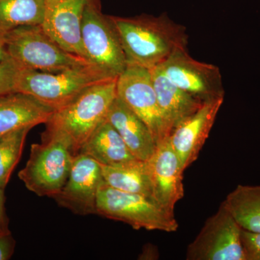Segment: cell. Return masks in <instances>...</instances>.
<instances>
[{
    "label": "cell",
    "instance_id": "cell-1",
    "mask_svg": "<svg viewBox=\"0 0 260 260\" xmlns=\"http://www.w3.org/2000/svg\"><path fill=\"white\" fill-rule=\"evenodd\" d=\"M111 17L120 38L127 64L151 70L176 51L187 49L189 36L186 27L174 22L167 13L158 16Z\"/></svg>",
    "mask_w": 260,
    "mask_h": 260
},
{
    "label": "cell",
    "instance_id": "cell-2",
    "mask_svg": "<svg viewBox=\"0 0 260 260\" xmlns=\"http://www.w3.org/2000/svg\"><path fill=\"white\" fill-rule=\"evenodd\" d=\"M75 155L65 133L47 127L42 143L31 145L30 157L18 177L28 190L52 198L68 180Z\"/></svg>",
    "mask_w": 260,
    "mask_h": 260
},
{
    "label": "cell",
    "instance_id": "cell-3",
    "mask_svg": "<svg viewBox=\"0 0 260 260\" xmlns=\"http://www.w3.org/2000/svg\"><path fill=\"white\" fill-rule=\"evenodd\" d=\"M116 79L89 87L74 100L55 111L47 127L63 132L71 140L76 154L94 130L107 119L116 96Z\"/></svg>",
    "mask_w": 260,
    "mask_h": 260
},
{
    "label": "cell",
    "instance_id": "cell-4",
    "mask_svg": "<svg viewBox=\"0 0 260 260\" xmlns=\"http://www.w3.org/2000/svg\"><path fill=\"white\" fill-rule=\"evenodd\" d=\"M116 79L92 64L58 72L45 73L22 68L16 91L28 94L54 111L60 109L89 87Z\"/></svg>",
    "mask_w": 260,
    "mask_h": 260
},
{
    "label": "cell",
    "instance_id": "cell-5",
    "mask_svg": "<svg viewBox=\"0 0 260 260\" xmlns=\"http://www.w3.org/2000/svg\"><path fill=\"white\" fill-rule=\"evenodd\" d=\"M5 39L8 55L23 68L58 73L91 64L85 58L64 50L42 25L15 28L5 34Z\"/></svg>",
    "mask_w": 260,
    "mask_h": 260
},
{
    "label": "cell",
    "instance_id": "cell-6",
    "mask_svg": "<svg viewBox=\"0 0 260 260\" xmlns=\"http://www.w3.org/2000/svg\"><path fill=\"white\" fill-rule=\"evenodd\" d=\"M96 214L129 224L135 229L174 232L179 225L174 213L162 208L154 200L134 193L117 190L105 181L99 188Z\"/></svg>",
    "mask_w": 260,
    "mask_h": 260
},
{
    "label": "cell",
    "instance_id": "cell-7",
    "mask_svg": "<svg viewBox=\"0 0 260 260\" xmlns=\"http://www.w3.org/2000/svg\"><path fill=\"white\" fill-rule=\"evenodd\" d=\"M82 44L88 62L112 78L127 66L125 54L112 17L103 14L99 0L85 8L82 22Z\"/></svg>",
    "mask_w": 260,
    "mask_h": 260
},
{
    "label": "cell",
    "instance_id": "cell-8",
    "mask_svg": "<svg viewBox=\"0 0 260 260\" xmlns=\"http://www.w3.org/2000/svg\"><path fill=\"white\" fill-rule=\"evenodd\" d=\"M242 228L222 203L186 251L187 260H244Z\"/></svg>",
    "mask_w": 260,
    "mask_h": 260
},
{
    "label": "cell",
    "instance_id": "cell-9",
    "mask_svg": "<svg viewBox=\"0 0 260 260\" xmlns=\"http://www.w3.org/2000/svg\"><path fill=\"white\" fill-rule=\"evenodd\" d=\"M158 66L174 85L203 102L225 97L218 67L196 60L187 49L176 51Z\"/></svg>",
    "mask_w": 260,
    "mask_h": 260
},
{
    "label": "cell",
    "instance_id": "cell-10",
    "mask_svg": "<svg viewBox=\"0 0 260 260\" xmlns=\"http://www.w3.org/2000/svg\"><path fill=\"white\" fill-rule=\"evenodd\" d=\"M116 95L148 126L156 145L165 140L150 70L127 64L116 80Z\"/></svg>",
    "mask_w": 260,
    "mask_h": 260
},
{
    "label": "cell",
    "instance_id": "cell-11",
    "mask_svg": "<svg viewBox=\"0 0 260 260\" xmlns=\"http://www.w3.org/2000/svg\"><path fill=\"white\" fill-rule=\"evenodd\" d=\"M104 182L102 166L88 155L78 153L68 180L52 198L77 215L96 214L98 191Z\"/></svg>",
    "mask_w": 260,
    "mask_h": 260
},
{
    "label": "cell",
    "instance_id": "cell-12",
    "mask_svg": "<svg viewBox=\"0 0 260 260\" xmlns=\"http://www.w3.org/2000/svg\"><path fill=\"white\" fill-rule=\"evenodd\" d=\"M91 1L45 0V15L42 25L44 31L64 50L85 59L82 22L85 8Z\"/></svg>",
    "mask_w": 260,
    "mask_h": 260
},
{
    "label": "cell",
    "instance_id": "cell-13",
    "mask_svg": "<svg viewBox=\"0 0 260 260\" xmlns=\"http://www.w3.org/2000/svg\"><path fill=\"white\" fill-rule=\"evenodd\" d=\"M223 102L224 97L205 101L196 112L181 122L169 135V142L184 171L198 159Z\"/></svg>",
    "mask_w": 260,
    "mask_h": 260
},
{
    "label": "cell",
    "instance_id": "cell-14",
    "mask_svg": "<svg viewBox=\"0 0 260 260\" xmlns=\"http://www.w3.org/2000/svg\"><path fill=\"white\" fill-rule=\"evenodd\" d=\"M148 162L154 201L169 213H174L176 204L184 195V170L169 138L157 145Z\"/></svg>",
    "mask_w": 260,
    "mask_h": 260
},
{
    "label": "cell",
    "instance_id": "cell-15",
    "mask_svg": "<svg viewBox=\"0 0 260 260\" xmlns=\"http://www.w3.org/2000/svg\"><path fill=\"white\" fill-rule=\"evenodd\" d=\"M150 71L161 115L164 136L167 139L173 130L196 112L204 102L174 85L160 67Z\"/></svg>",
    "mask_w": 260,
    "mask_h": 260
},
{
    "label": "cell",
    "instance_id": "cell-16",
    "mask_svg": "<svg viewBox=\"0 0 260 260\" xmlns=\"http://www.w3.org/2000/svg\"><path fill=\"white\" fill-rule=\"evenodd\" d=\"M55 111L21 92L0 95V135L47 124Z\"/></svg>",
    "mask_w": 260,
    "mask_h": 260
},
{
    "label": "cell",
    "instance_id": "cell-17",
    "mask_svg": "<svg viewBox=\"0 0 260 260\" xmlns=\"http://www.w3.org/2000/svg\"><path fill=\"white\" fill-rule=\"evenodd\" d=\"M107 119L117 130L135 158L148 161L155 153L156 143L144 121L116 96Z\"/></svg>",
    "mask_w": 260,
    "mask_h": 260
},
{
    "label": "cell",
    "instance_id": "cell-18",
    "mask_svg": "<svg viewBox=\"0 0 260 260\" xmlns=\"http://www.w3.org/2000/svg\"><path fill=\"white\" fill-rule=\"evenodd\" d=\"M78 153L88 155L100 165L107 167H116L138 159L107 119L94 130Z\"/></svg>",
    "mask_w": 260,
    "mask_h": 260
},
{
    "label": "cell",
    "instance_id": "cell-19",
    "mask_svg": "<svg viewBox=\"0 0 260 260\" xmlns=\"http://www.w3.org/2000/svg\"><path fill=\"white\" fill-rule=\"evenodd\" d=\"M102 168L103 177L108 186L154 200L148 161L136 159L116 167L102 166Z\"/></svg>",
    "mask_w": 260,
    "mask_h": 260
},
{
    "label": "cell",
    "instance_id": "cell-20",
    "mask_svg": "<svg viewBox=\"0 0 260 260\" xmlns=\"http://www.w3.org/2000/svg\"><path fill=\"white\" fill-rule=\"evenodd\" d=\"M223 203L242 229L260 233V186L238 185Z\"/></svg>",
    "mask_w": 260,
    "mask_h": 260
},
{
    "label": "cell",
    "instance_id": "cell-21",
    "mask_svg": "<svg viewBox=\"0 0 260 260\" xmlns=\"http://www.w3.org/2000/svg\"><path fill=\"white\" fill-rule=\"evenodd\" d=\"M44 15L45 0H0V32L42 25Z\"/></svg>",
    "mask_w": 260,
    "mask_h": 260
},
{
    "label": "cell",
    "instance_id": "cell-22",
    "mask_svg": "<svg viewBox=\"0 0 260 260\" xmlns=\"http://www.w3.org/2000/svg\"><path fill=\"white\" fill-rule=\"evenodd\" d=\"M30 129L22 128L0 137V187L3 189L20 160L25 138Z\"/></svg>",
    "mask_w": 260,
    "mask_h": 260
},
{
    "label": "cell",
    "instance_id": "cell-23",
    "mask_svg": "<svg viewBox=\"0 0 260 260\" xmlns=\"http://www.w3.org/2000/svg\"><path fill=\"white\" fill-rule=\"evenodd\" d=\"M22 68L11 58L0 62V95L16 91Z\"/></svg>",
    "mask_w": 260,
    "mask_h": 260
},
{
    "label": "cell",
    "instance_id": "cell-24",
    "mask_svg": "<svg viewBox=\"0 0 260 260\" xmlns=\"http://www.w3.org/2000/svg\"><path fill=\"white\" fill-rule=\"evenodd\" d=\"M241 242L244 260H260V233L248 232L242 229Z\"/></svg>",
    "mask_w": 260,
    "mask_h": 260
},
{
    "label": "cell",
    "instance_id": "cell-25",
    "mask_svg": "<svg viewBox=\"0 0 260 260\" xmlns=\"http://www.w3.org/2000/svg\"><path fill=\"white\" fill-rule=\"evenodd\" d=\"M15 242L11 233L0 234V260H8L14 253Z\"/></svg>",
    "mask_w": 260,
    "mask_h": 260
},
{
    "label": "cell",
    "instance_id": "cell-26",
    "mask_svg": "<svg viewBox=\"0 0 260 260\" xmlns=\"http://www.w3.org/2000/svg\"><path fill=\"white\" fill-rule=\"evenodd\" d=\"M11 233L9 229V219L5 209V189L0 187V234Z\"/></svg>",
    "mask_w": 260,
    "mask_h": 260
},
{
    "label": "cell",
    "instance_id": "cell-27",
    "mask_svg": "<svg viewBox=\"0 0 260 260\" xmlns=\"http://www.w3.org/2000/svg\"><path fill=\"white\" fill-rule=\"evenodd\" d=\"M10 58L6 49L5 34L0 32V62Z\"/></svg>",
    "mask_w": 260,
    "mask_h": 260
},
{
    "label": "cell",
    "instance_id": "cell-28",
    "mask_svg": "<svg viewBox=\"0 0 260 260\" xmlns=\"http://www.w3.org/2000/svg\"><path fill=\"white\" fill-rule=\"evenodd\" d=\"M1 136H2V135H0V137H1Z\"/></svg>",
    "mask_w": 260,
    "mask_h": 260
}]
</instances>
